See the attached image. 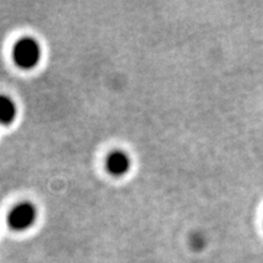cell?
Listing matches in <instances>:
<instances>
[{
	"label": "cell",
	"instance_id": "277c9868",
	"mask_svg": "<svg viewBox=\"0 0 263 263\" xmlns=\"http://www.w3.org/2000/svg\"><path fill=\"white\" fill-rule=\"evenodd\" d=\"M17 115L15 101L6 95H0V124H10L14 122Z\"/></svg>",
	"mask_w": 263,
	"mask_h": 263
},
{
	"label": "cell",
	"instance_id": "6da1fadb",
	"mask_svg": "<svg viewBox=\"0 0 263 263\" xmlns=\"http://www.w3.org/2000/svg\"><path fill=\"white\" fill-rule=\"evenodd\" d=\"M42 49L34 38H21L15 44L12 50V58L15 64L24 70H32L41 61Z\"/></svg>",
	"mask_w": 263,
	"mask_h": 263
},
{
	"label": "cell",
	"instance_id": "3957f363",
	"mask_svg": "<svg viewBox=\"0 0 263 263\" xmlns=\"http://www.w3.org/2000/svg\"><path fill=\"white\" fill-rule=\"evenodd\" d=\"M130 168V159L122 150H115L106 157V170L112 176L121 177L128 173Z\"/></svg>",
	"mask_w": 263,
	"mask_h": 263
},
{
	"label": "cell",
	"instance_id": "7a4b0ae2",
	"mask_svg": "<svg viewBox=\"0 0 263 263\" xmlns=\"http://www.w3.org/2000/svg\"><path fill=\"white\" fill-rule=\"evenodd\" d=\"M37 219V210L31 202H20L11 209L8 216V224L14 230H26L31 228Z\"/></svg>",
	"mask_w": 263,
	"mask_h": 263
}]
</instances>
